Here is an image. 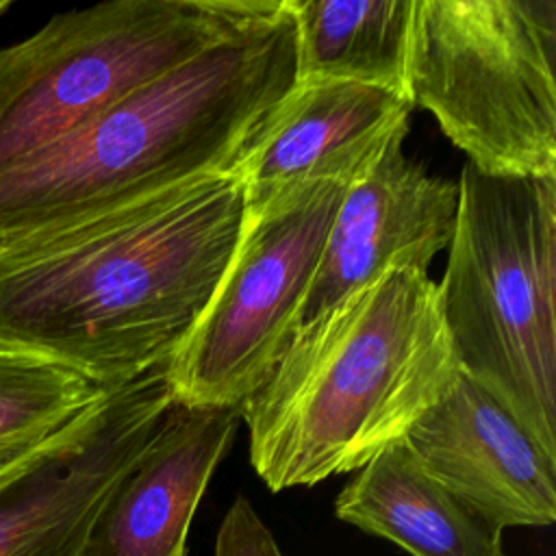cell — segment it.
Listing matches in <instances>:
<instances>
[{"label": "cell", "mask_w": 556, "mask_h": 556, "mask_svg": "<svg viewBox=\"0 0 556 556\" xmlns=\"http://www.w3.org/2000/svg\"><path fill=\"white\" fill-rule=\"evenodd\" d=\"M11 7V0H0V13H4Z\"/></svg>", "instance_id": "cell-17"}, {"label": "cell", "mask_w": 556, "mask_h": 556, "mask_svg": "<svg viewBox=\"0 0 556 556\" xmlns=\"http://www.w3.org/2000/svg\"><path fill=\"white\" fill-rule=\"evenodd\" d=\"M417 463L504 528L556 519V456L463 371L402 439Z\"/></svg>", "instance_id": "cell-10"}, {"label": "cell", "mask_w": 556, "mask_h": 556, "mask_svg": "<svg viewBox=\"0 0 556 556\" xmlns=\"http://www.w3.org/2000/svg\"><path fill=\"white\" fill-rule=\"evenodd\" d=\"M215 556H285L248 497L228 506L215 539Z\"/></svg>", "instance_id": "cell-16"}, {"label": "cell", "mask_w": 556, "mask_h": 556, "mask_svg": "<svg viewBox=\"0 0 556 556\" xmlns=\"http://www.w3.org/2000/svg\"><path fill=\"white\" fill-rule=\"evenodd\" d=\"M458 374L439 285L387 267L304 321L243 404L250 463L274 493L358 471Z\"/></svg>", "instance_id": "cell-3"}, {"label": "cell", "mask_w": 556, "mask_h": 556, "mask_svg": "<svg viewBox=\"0 0 556 556\" xmlns=\"http://www.w3.org/2000/svg\"><path fill=\"white\" fill-rule=\"evenodd\" d=\"M439 285L458 369L556 456V174L465 165Z\"/></svg>", "instance_id": "cell-4"}, {"label": "cell", "mask_w": 556, "mask_h": 556, "mask_svg": "<svg viewBox=\"0 0 556 556\" xmlns=\"http://www.w3.org/2000/svg\"><path fill=\"white\" fill-rule=\"evenodd\" d=\"M241 410L174 402L100 510L80 556H187V534Z\"/></svg>", "instance_id": "cell-12"}, {"label": "cell", "mask_w": 556, "mask_h": 556, "mask_svg": "<svg viewBox=\"0 0 556 556\" xmlns=\"http://www.w3.org/2000/svg\"><path fill=\"white\" fill-rule=\"evenodd\" d=\"M397 132L378 161L345 189L313 274L302 324L384 271H428L454 235L458 182L430 176L404 152ZM300 324V326H302Z\"/></svg>", "instance_id": "cell-9"}, {"label": "cell", "mask_w": 556, "mask_h": 556, "mask_svg": "<svg viewBox=\"0 0 556 556\" xmlns=\"http://www.w3.org/2000/svg\"><path fill=\"white\" fill-rule=\"evenodd\" d=\"M556 0H415L408 96L467 163L556 174Z\"/></svg>", "instance_id": "cell-5"}, {"label": "cell", "mask_w": 556, "mask_h": 556, "mask_svg": "<svg viewBox=\"0 0 556 556\" xmlns=\"http://www.w3.org/2000/svg\"><path fill=\"white\" fill-rule=\"evenodd\" d=\"M278 0H113L0 50V169L274 11Z\"/></svg>", "instance_id": "cell-6"}, {"label": "cell", "mask_w": 556, "mask_h": 556, "mask_svg": "<svg viewBox=\"0 0 556 556\" xmlns=\"http://www.w3.org/2000/svg\"><path fill=\"white\" fill-rule=\"evenodd\" d=\"M245 224L235 172L72 222L0 235V339L102 389L165 367Z\"/></svg>", "instance_id": "cell-1"}, {"label": "cell", "mask_w": 556, "mask_h": 556, "mask_svg": "<svg viewBox=\"0 0 556 556\" xmlns=\"http://www.w3.org/2000/svg\"><path fill=\"white\" fill-rule=\"evenodd\" d=\"M295 85L289 0L0 169V235L235 172Z\"/></svg>", "instance_id": "cell-2"}, {"label": "cell", "mask_w": 556, "mask_h": 556, "mask_svg": "<svg viewBox=\"0 0 556 556\" xmlns=\"http://www.w3.org/2000/svg\"><path fill=\"white\" fill-rule=\"evenodd\" d=\"M345 189L348 182H315L245 217L211 302L165 365L178 404L241 410L265 382L302 324Z\"/></svg>", "instance_id": "cell-7"}, {"label": "cell", "mask_w": 556, "mask_h": 556, "mask_svg": "<svg viewBox=\"0 0 556 556\" xmlns=\"http://www.w3.org/2000/svg\"><path fill=\"white\" fill-rule=\"evenodd\" d=\"M106 391L46 354L0 339V478L48 445Z\"/></svg>", "instance_id": "cell-15"}, {"label": "cell", "mask_w": 556, "mask_h": 556, "mask_svg": "<svg viewBox=\"0 0 556 556\" xmlns=\"http://www.w3.org/2000/svg\"><path fill=\"white\" fill-rule=\"evenodd\" d=\"M334 515L410 556H506L502 528L437 482L402 439L339 491Z\"/></svg>", "instance_id": "cell-13"}, {"label": "cell", "mask_w": 556, "mask_h": 556, "mask_svg": "<svg viewBox=\"0 0 556 556\" xmlns=\"http://www.w3.org/2000/svg\"><path fill=\"white\" fill-rule=\"evenodd\" d=\"M174 393L165 367L109 389L0 478V556H80L122 478L159 432Z\"/></svg>", "instance_id": "cell-8"}, {"label": "cell", "mask_w": 556, "mask_h": 556, "mask_svg": "<svg viewBox=\"0 0 556 556\" xmlns=\"http://www.w3.org/2000/svg\"><path fill=\"white\" fill-rule=\"evenodd\" d=\"M413 102L400 93L348 83H295L235 167L245 217L315 182H352L408 130Z\"/></svg>", "instance_id": "cell-11"}, {"label": "cell", "mask_w": 556, "mask_h": 556, "mask_svg": "<svg viewBox=\"0 0 556 556\" xmlns=\"http://www.w3.org/2000/svg\"><path fill=\"white\" fill-rule=\"evenodd\" d=\"M295 83L348 80L408 96L415 0H289Z\"/></svg>", "instance_id": "cell-14"}]
</instances>
